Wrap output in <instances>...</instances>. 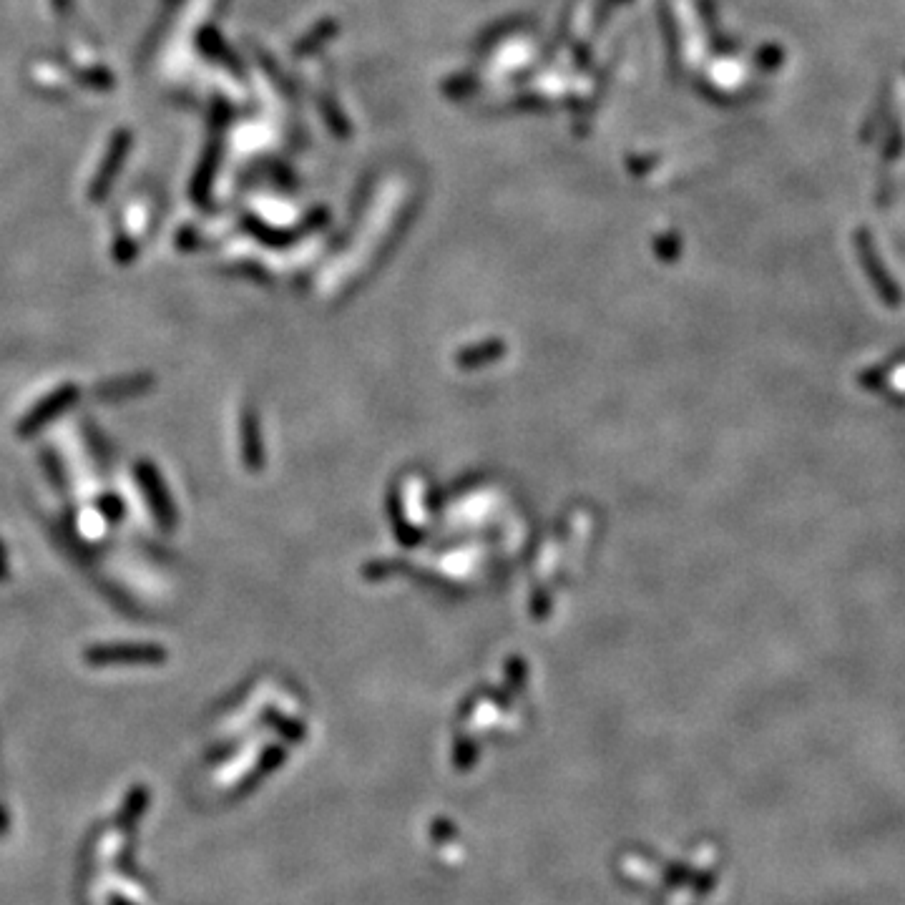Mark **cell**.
Returning <instances> with one entry per match:
<instances>
[{
	"label": "cell",
	"instance_id": "obj_2",
	"mask_svg": "<svg viewBox=\"0 0 905 905\" xmlns=\"http://www.w3.org/2000/svg\"><path fill=\"white\" fill-rule=\"evenodd\" d=\"M136 473V481H139V488L144 491L146 501H149L151 513L154 518L159 521L161 528L171 531L176 523V511H174V503H171L169 491L164 486V478L161 473L156 471V466L151 461H139L134 468Z\"/></svg>",
	"mask_w": 905,
	"mask_h": 905
},
{
	"label": "cell",
	"instance_id": "obj_4",
	"mask_svg": "<svg viewBox=\"0 0 905 905\" xmlns=\"http://www.w3.org/2000/svg\"><path fill=\"white\" fill-rule=\"evenodd\" d=\"M129 149H131V131H116L114 139H111V144H109V151H106L104 161H101V169L96 171L94 184H91V192H88L91 202H101V199L111 192L116 176H119V171L124 169V161H126V156H129Z\"/></svg>",
	"mask_w": 905,
	"mask_h": 905
},
{
	"label": "cell",
	"instance_id": "obj_7",
	"mask_svg": "<svg viewBox=\"0 0 905 905\" xmlns=\"http://www.w3.org/2000/svg\"><path fill=\"white\" fill-rule=\"evenodd\" d=\"M99 511L104 513L111 523H116V521H121V516H124V501H121L119 496H111V493H106V496L99 498Z\"/></svg>",
	"mask_w": 905,
	"mask_h": 905
},
{
	"label": "cell",
	"instance_id": "obj_9",
	"mask_svg": "<svg viewBox=\"0 0 905 905\" xmlns=\"http://www.w3.org/2000/svg\"><path fill=\"white\" fill-rule=\"evenodd\" d=\"M43 461H46V471H48V476H51L53 486L66 488V476H63V468H61V463H58V458L53 456L51 450H46V453H43Z\"/></svg>",
	"mask_w": 905,
	"mask_h": 905
},
{
	"label": "cell",
	"instance_id": "obj_12",
	"mask_svg": "<svg viewBox=\"0 0 905 905\" xmlns=\"http://www.w3.org/2000/svg\"><path fill=\"white\" fill-rule=\"evenodd\" d=\"M8 579V559H6V549H3V543H0V581Z\"/></svg>",
	"mask_w": 905,
	"mask_h": 905
},
{
	"label": "cell",
	"instance_id": "obj_8",
	"mask_svg": "<svg viewBox=\"0 0 905 905\" xmlns=\"http://www.w3.org/2000/svg\"><path fill=\"white\" fill-rule=\"evenodd\" d=\"M78 78H81L83 83H88V86L91 88H111L114 86V76H111L109 71H101V68H94V71H83V73H78Z\"/></svg>",
	"mask_w": 905,
	"mask_h": 905
},
{
	"label": "cell",
	"instance_id": "obj_3",
	"mask_svg": "<svg viewBox=\"0 0 905 905\" xmlns=\"http://www.w3.org/2000/svg\"><path fill=\"white\" fill-rule=\"evenodd\" d=\"M78 400V388L76 385H63V388L53 390L46 400L36 405L26 418L18 423V435L21 438H33L36 433H41L53 418H58L61 413H66L73 403Z\"/></svg>",
	"mask_w": 905,
	"mask_h": 905
},
{
	"label": "cell",
	"instance_id": "obj_1",
	"mask_svg": "<svg viewBox=\"0 0 905 905\" xmlns=\"http://www.w3.org/2000/svg\"><path fill=\"white\" fill-rule=\"evenodd\" d=\"M91 667H156L166 662V649L151 642L129 644H96L83 652Z\"/></svg>",
	"mask_w": 905,
	"mask_h": 905
},
{
	"label": "cell",
	"instance_id": "obj_10",
	"mask_svg": "<svg viewBox=\"0 0 905 905\" xmlns=\"http://www.w3.org/2000/svg\"><path fill=\"white\" fill-rule=\"evenodd\" d=\"M114 257H116V262H119V264H129L131 259L136 257V244L131 242L129 237H119V239H116Z\"/></svg>",
	"mask_w": 905,
	"mask_h": 905
},
{
	"label": "cell",
	"instance_id": "obj_5",
	"mask_svg": "<svg viewBox=\"0 0 905 905\" xmlns=\"http://www.w3.org/2000/svg\"><path fill=\"white\" fill-rule=\"evenodd\" d=\"M151 385H154V378L146 373H141V375H131V378L111 380V383L101 385V388L96 390V395L104 400H109V403H119V400L134 398V395L146 393Z\"/></svg>",
	"mask_w": 905,
	"mask_h": 905
},
{
	"label": "cell",
	"instance_id": "obj_11",
	"mask_svg": "<svg viewBox=\"0 0 905 905\" xmlns=\"http://www.w3.org/2000/svg\"><path fill=\"white\" fill-rule=\"evenodd\" d=\"M8 830H11V820H8V812L0 807V838H6Z\"/></svg>",
	"mask_w": 905,
	"mask_h": 905
},
{
	"label": "cell",
	"instance_id": "obj_6",
	"mask_svg": "<svg viewBox=\"0 0 905 905\" xmlns=\"http://www.w3.org/2000/svg\"><path fill=\"white\" fill-rule=\"evenodd\" d=\"M149 800H151L149 787L146 785L131 787V792L126 795L124 807H121V812H119V828L124 830V833H131V830L136 828V823L144 818L146 807H149Z\"/></svg>",
	"mask_w": 905,
	"mask_h": 905
},
{
	"label": "cell",
	"instance_id": "obj_13",
	"mask_svg": "<svg viewBox=\"0 0 905 905\" xmlns=\"http://www.w3.org/2000/svg\"><path fill=\"white\" fill-rule=\"evenodd\" d=\"M109 905H134L131 900H126L124 895H109Z\"/></svg>",
	"mask_w": 905,
	"mask_h": 905
}]
</instances>
